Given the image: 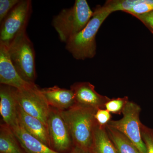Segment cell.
<instances>
[{"instance_id":"obj_1","label":"cell","mask_w":153,"mask_h":153,"mask_svg":"<svg viewBox=\"0 0 153 153\" xmlns=\"http://www.w3.org/2000/svg\"><path fill=\"white\" fill-rule=\"evenodd\" d=\"M112 12L106 4L96 6L93 15L83 30L66 43V49L77 60L94 57L96 53V36L103 22Z\"/></svg>"},{"instance_id":"obj_2","label":"cell","mask_w":153,"mask_h":153,"mask_svg":"<svg viewBox=\"0 0 153 153\" xmlns=\"http://www.w3.org/2000/svg\"><path fill=\"white\" fill-rule=\"evenodd\" d=\"M97 109L75 104L69 109L60 111L68 126L73 145L90 152L94 128Z\"/></svg>"},{"instance_id":"obj_3","label":"cell","mask_w":153,"mask_h":153,"mask_svg":"<svg viewBox=\"0 0 153 153\" xmlns=\"http://www.w3.org/2000/svg\"><path fill=\"white\" fill-rule=\"evenodd\" d=\"M93 15V11L86 0H76L72 7L62 9L53 17L52 26L60 41L66 44L84 29Z\"/></svg>"},{"instance_id":"obj_4","label":"cell","mask_w":153,"mask_h":153,"mask_svg":"<svg viewBox=\"0 0 153 153\" xmlns=\"http://www.w3.org/2000/svg\"><path fill=\"white\" fill-rule=\"evenodd\" d=\"M7 47L11 61L20 76L27 82L35 84L37 74L35 49L26 31L17 36Z\"/></svg>"},{"instance_id":"obj_5","label":"cell","mask_w":153,"mask_h":153,"mask_svg":"<svg viewBox=\"0 0 153 153\" xmlns=\"http://www.w3.org/2000/svg\"><path fill=\"white\" fill-rule=\"evenodd\" d=\"M33 12L31 0H21L1 23L0 42L8 47L17 36L26 32Z\"/></svg>"},{"instance_id":"obj_6","label":"cell","mask_w":153,"mask_h":153,"mask_svg":"<svg viewBox=\"0 0 153 153\" xmlns=\"http://www.w3.org/2000/svg\"><path fill=\"white\" fill-rule=\"evenodd\" d=\"M141 111L139 105L129 101L123 111L122 118L119 120H111L107 126L123 134L136 146L141 153H147L141 134L142 123L140 119Z\"/></svg>"},{"instance_id":"obj_7","label":"cell","mask_w":153,"mask_h":153,"mask_svg":"<svg viewBox=\"0 0 153 153\" xmlns=\"http://www.w3.org/2000/svg\"><path fill=\"white\" fill-rule=\"evenodd\" d=\"M15 94L17 102L22 109L47 126L51 107L41 89L37 85L27 90L20 91L15 88Z\"/></svg>"},{"instance_id":"obj_8","label":"cell","mask_w":153,"mask_h":153,"mask_svg":"<svg viewBox=\"0 0 153 153\" xmlns=\"http://www.w3.org/2000/svg\"><path fill=\"white\" fill-rule=\"evenodd\" d=\"M47 126L52 149L59 153L69 152L74 145L70 131L60 110L51 107Z\"/></svg>"},{"instance_id":"obj_9","label":"cell","mask_w":153,"mask_h":153,"mask_svg":"<svg viewBox=\"0 0 153 153\" xmlns=\"http://www.w3.org/2000/svg\"><path fill=\"white\" fill-rule=\"evenodd\" d=\"M0 84L23 91L32 88L35 84L29 83L20 76L9 56L7 47L0 42Z\"/></svg>"},{"instance_id":"obj_10","label":"cell","mask_w":153,"mask_h":153,"mask_svg":"<svg viewBox=\"0 0 153 153\" xmlns=\"http://www.w3.org/2000/svg\"><path fill=\"white\" fill-rule=\"evenodd\" d=\"M70 89L75 97L76 104L89 107L95 109H103L110 98L101 95L96 91L95 86L89 82H76L71 85Z\"/></svg>"},{"instance_id":"obj_11","label":"cell","mask_w":153,"mask_h":153,"mask_svg":"<svg viewBox=\"0 0 153 153\" xmlns=\"http://www.w3.org/2000/svg\"><path fill=\"white\" fill-rule=\"evenodd\" d=\"M18 106L15 88L8 85H0V113L4 123L11 128L19 123Z\"/></svg>"},{"instance_id":"obj_12","label":"cell","mask_w":153,"mask_h":153,"mask_svg":"<svg viewBox=\"0 0 153 153\" xmlns=\"http://www.w3.org/2000/svg\"><path fill=\"white\" fill-rule=\"evenodd\" d=\"M41 91L49 106L53 108L66 110L76 104L74 94L71 89L61 88L55 85L41 88Z\"/></svg>"},{"instance_id":"obj_13","label":"cell","mask_w":153,"mask_h":153,"mask_svg":"<svg viewBox=\"0 0 153 153\" xmlns=\"http://www.w3.org/2000/svg\"><path fill=\"white\" fill-rule=\"evenodd\" d=\"M18 118L19 123L27 132L52 149L47 126L38 119L25 112L19 105Z\"/></svg>"},{"instance_id":"obj_14","label":"cell","mask_w":153,"mask_h":153,"mask_svg":"<svg viewBox=\"0 0 153 153\" xmlns=\"http://www.w3.org/2000/svg\"><path fill=\"white\" fill-rule=\"evenodd\" d=\"M27 153H61L58 152L31 135L20 123L11 128Z\"/></svg>"},{"instance_id":"obj_15","label":"cell","mask_w":153,"mask_h":153,"mask_svg":"<svg viewBox=\"0 0 153 153\" xmlns=\"http://www.w3.org/2000/svg\"><path fill=\"white\" fill-rule=\"evenodd\" d=\"M90 152V153H118L107 132L106 127H102L97 123Z\"/></svg>"},{"instance_id":"obj_16","label":"cell","mask_w":153,"mask_h":153,"mask_svg":"<svg viewBox=\"0 0 153 153\" xmlns=\"http://www.w3.org/2000/svg\"><path fill=\"white\" fill-rule=\"evenodd\" d=\"M0 153H27L10 127L5 123L0 126Z\"/></svg>"},{"instance_id":"obj_17","label":"cell","mask_w":153,"mask_h":153,"mask_svg":"<svg viewBox=\"0 0 153 153\" xmlns=\"http://www.w3.org/2000/svg\"><path fill=\"white\" fill-rule=\"evenodd\" d=\"M106 129L118 153H141L136 146L120 132L108 126Z\"/></svg>"},{"instance_id":"obj_18","label":"cell","mask_w":153,"mask_h":153,"mask_svg":"<svg viewBox=\"0 0 153 153\" xmlns=\"http://www.w3.org/2000/svg\"><path fill=\"white\" fill-rule=\"evenodd\" d=\"M129 101L128 97L110 99L105 105V108L111 114L120 115Z\"/></svg>"},{"instance_id":"obj_19","label":"cell","mask_w":153,"mask_h":153,"mask_svg":"<svg viewBox=\"0 0 153 153\" xmlns=\"http://www.w3.org/2000/svg\"><path fill=\"white\" fill-rule=\"evenodd\" d=\"M153 10V0H139L138 2L126 13L134 16L146 13Z\"/></svg>"},{"instance_id":"obj_20","label":"cell","mask_w":153,"mask_h":153,"mask_svg":"<svg viewBox=\"0 0 153 153\" xmlns=\"http://www.w3.org/2000/svg\"><path fill=\"white\" fill-rule=\"evenodd\" d=\"M142 138L146 148L147 153H153V128L141 124Z\"/></svg>"},{"instance_id":"obj_21","label":"cell","mask_w":153,"mask_h":153,"mask_svg":"<svg viewBox=\"0 0 153 153\" xmlns=\"http://www.w3.org/2000/svg\"><path fill=\"white\" fill-rule=\"evenodd\" d=\"M21 0H0V22L4 21Z\"/></svg>"},{"instance_id":"obj_22","label":"cell","mask_w":153,"mask_h":153,"mask_svg":"<svg viewBox=\"0 0 153 153\" xmlns=\"http://www.w3.org/2000/svg\"><path fill=\"white\" fill-rule=\"evenodd\" d=\"M111 118L112 115L111 113L105 108L97 110L94 114V118L96 123L102 127H105L111 120Z\"/></svg>"},{"instance_id":"obj_23","label":"cell","mask_w":153,"mask_h":153,"mask_svg":"<svg viewBox=\"0 0 153 153\" xmlns=\"http://www.w3.org/2000/svg\"><path fill=\"white\" fill-rule=\"evenodd\" d=\"M142 22L145 26L153 34V10L142 15L134 16Z\"/></svg>"},{"instance_id":"obj_24","label":"cell","mask_w":153,"mask_h":153,"mask_svg":"<svg viewBox=\"0 0 153 153\" xmlns=\"http://www.w3.org/2000/svg\"><path fill=\"white\" fill-rule=\"evenodd\" d=\"M68 153H90V152L74 146Z\"/></svg>"}]
</instances>
